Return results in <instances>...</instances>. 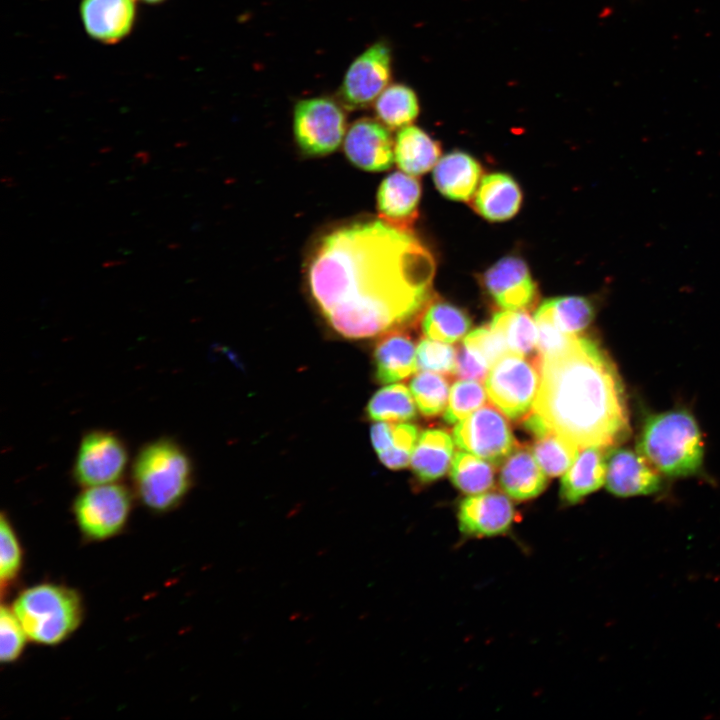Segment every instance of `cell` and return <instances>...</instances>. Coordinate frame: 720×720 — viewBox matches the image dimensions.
I'll return each mask as SVG.
<instances>
[{
	"label": "cell",
	"instance_id": "cell-30",
	"mask_svg": "<svg viewBox=\"0 0 720 720\" xmlns=\"http://www.w3.org/2000/svg\"><path fill=\"white\" fill-rule=\"evenodd\" d=\"M454 486L467 495L487 492L494 485V465L466 451L454 454L450 469Z\"/></svg>",
	"mask_w": 720,
	"mask_h": 720
},
{
	"label": "cell",
	"instance_id": "cell-8",
	"mask_svg": "<svg viewBox=\"0 0 720 720\" xmlns=\"http://www.w3.org/2000/svg\"><path fill=\"white\" fill-rule=\"evenodd\" d=\"M129 466V449L116 432L95 428L80 439L72 480L81 488L119 482Z\"/></svg>",
	"mask_w": 720,
	"mask_h": 720
},
{
	"label": "cell",
	"instance_id": "cell-42",
	"mask_svg": "<svg viewBox=\"0 0 720 720\" xmlns=\"http://www.w3.org/2000/svg\"><path fill=\"white\" fill-rule=\"evenodd\" d=\"M142 1L150 3V4H156V3H160L164 0H142Z\"/></svg>",
	"mask_w": 720,
	"mask_h": 720
},
{
	"label": "cell",
	"instance_id": "cell-3",
	"mask_svg": "<svg viewBox=\"0 0 720 720\" xmlns=\"http://www.w3.org/2000/svg\"><path fill=\"white\" fill-rule=\"evenodd\" d=\"M134 496L147 509L165 513L183 503L194 482V466L184 446L162 436L144 443L130 465Z\"/></svg>",
	"mask_w": 720,
	"mask_h": 720
},
{
	"label": "cell",
	"instance_id": "cell-2",
	"mask_svg": "<svg viewBox=\"0 0 720 720\" xmlns=\"http://www.w3.org/2000/svg\"><path fill=\"white\" fill-rule=\"evenodd\" d=\"M540 383L535 413L552 432L580 449L613 448L630 434L622 381L614 363L590 338L536 358Z\"/></svg>",
	"mask_w": 720,
	"mask_h": 720
},
{
	"label": "cell",
	"instance_id": "cell-9",
	"mask_svg": "<svg viewBox=\"0 0 720 720\" xmlns=\"http://www.w3.org/2000/svg\"><path fill=\"white\" fill-rule=\"evenodd\" d=\"M344 107L328 97L298 101L293 113L297 145L309 156H325L340 146L347 132Z\"/></svg>",
	"mask_w": 720,
	"mask_h": 720
},
{
	"label": "cell",
	"instance_id": "cell-35",
	"mask_svg": "<svg viewBox=\"0 0 720 720\" xmlns=\"http://www.w3.org/2000/svg\"><path fill=\"white\" fill-rule=\"evenodd\" d=\"M457 351L448 343L425 338L416 351L417 369L442 375H453Z\"/></svg>",
	"mask_w": 720,
	"mask_h": 720
},
{
	"label": "cell",
	"instance_id": "cell-32",
	"mask_svg": "<svg viewBox=\"0 0 720 720\" xmlns=\"http://www.w3.org/2000/svg\"><path fill=\"white\" fill-rule=\"evenodd\" d=\"M410 390L420 412L426 417L442 413L447 403L448 381L442 374L421 371L410 382Z\"/></svg>",
	"mask_w": 720,
	"mask_h": 720
},
{
	"label": "cell",
	"instance_id": "cell-10",
	"mask_svg": "<svg viewBox=\"0 0 720 720\" xmlns=\"http://www.w3.org/2000/svg\"><path fill=\"white\" fill-rule=\"evenodd\" d=\"M501 413L486 405L456 423L453 429L455 444L494 466L502 464L519 444Z\"/></svg>",
	"mask_w": 720,
	"mask_h": 720
},
{
	"label": "cell",
	"instance_id": "cell-26",
	"mask_svg": "<svg viewBox=\"0 0 720 720\" xmlns=\"http://www.w3.org/2000/svg\"><path fill=\"white\" fill-rule=\"evenodd\" d=\"M490 327L500 335L511 353L528 356L537 350L538 327L525 310L497 312Z\"/></svg>",
	"mask_w": 720,
	"mask_h": 720
},
{
	"label": "cell",
	"instance_id": "cell-11",
	"mask_svg": "<svg viewBox=\"0 0 720 720\" xmlns=\"http://www.w3.org/2000/svg\"><path fill=\"white\" fill-rule=\"evenodd\" d=\"M392 73L391 51L383 42H375L358 55L348 67L338 97L349 110L370 106L388 86Z\"/></svg>",
	"mask_w": 720,
	"mask_h": 720
},
{
	"label": "cell",
	"instance_id": "cell-37",
	"mask_svg": "<svg viewBox=\"0 0 720 720\" xmlns=\"http://www.w3.org/2000/svg\"><path fill=\"white\" fill-rule=\"evenodd\" d=\"M0 659L12 663L22 654L27 634L12 608L2 605L0 611Z\"/></svg>",
	"mask_w": 720,
	"mask_h": 720
},
{
	"label": "cell",
	"instance_id": "cell-29",
	"mask_svg": "<svg viewBox=\"0 0 720 720\" xmlns=\"http://www.w3.org/2000/svg\"><path fill=\"white\" fill-rule=\"evenodd\" d=\"M532 453L548 477L563 475L575 461L580 448L547 427L533 434Z\"/></svg>",
	"mask_w": 720,
	"mask_h": 720
},
{
	"label": "cell",
	"instance_id": "cell-28",
	"mask_svg": "<svg viewBox=\"0 0 720 720\" xmlns=\"http://www.w3.org/2000/svg\"><path fill=\"white\" fill-rule=\"evenodd\" d=\"M377 119L389 129L410 125L419 113L416 93L404 84L388 85L374 102Z\"/></svg>",
	"mask_w": 720,
	"mask_h": 720
},
{
	"label": "cell",
	"instance_id": "cell-5",
	"mask_svg": "<svg viewBox=\"0 0 720 720\" xmlns=\"http://www.w3.org/2000/svg\"><path fill=\"white\" fill-rule=\"evenodd\" d=\"M12 609L28 639L43 645H57L80 625L83 605L73 589L41 583L22 591Z\"/></svg>",
	"mask_w": 720,
	"mask_h": 720
},
{
	"label": "cell",
	"instance_id": "cell-1",
	"mask_svg": "<svg viewBox=\"0 0 720 720\" xmlns=\"http://www.w3.org/2000/svg\"><path fill=\"white\" fill-rule=\"evenodd\" d=\"M435 269L434 256L411 231L366 220L322 236L306 280L330 326L361 339L415 321L432 302Z\"/></svg>",
	"mask_w": 720,
	"mask_h": 720
},
{
	"label": "cell",
	"instance_id": "cell-15",
	"mask_svg": "<svg viewBox=\"0 0 720 720\" xmlns=\"http://www.w3.org/2000/svg\"><path fill=\"white\" fill-rule=\"evenodd\" d=\"M344 152L356 167L370 172L389 169L394 160V144L388 128L363 117L354 121L344 139Z\"/></svg>",
	"mask_w": 720,
	"mask_h": 720
},
{
	"label": "cell",
	"instance_id": "cell-18",
	"mask_svg": "<svg viewBox=\"0 0 720 720\" xmlns=\"http://www.w3.org/2000/svg\"><path fill=\"white\" fill-rule=\"evenodd\" d=\"M606 449L599 446L580 449L575 461L562 476L560 497L565 504H577L605 484Z\"/></svg>",
	"mask_w": 720,
	"mask_h": 720
},
{
	"label": "cell",
	"instance_id": "cell-36",
	"mask_svg": "<svg viewBox=\"0 0 720 720\" xmlns=\"http://www.w3.org/2000/svg\"><path fill=\"white\" fill-rule=\"evenodd\" d=\"M417 440L418 429L415 425L396 423L393 425L390 447L378 454V457L389 469H403L411 462Z\"/></svg>",
	"mask_w": 720,
	"mask_h": 720
},
{
	"label": "cell",
	"instance_id": "cell-39",
	"mask_svg": "<svg viewBox=\"0 0 720 720\" xmlns=\"http://www.w3.org/2000/svg\"><path fill=\"white\" fill-rule=\"evenodd\" d=\"M491 366L463 343L456 353L453 375L460 379L485 381Z\"/></svg>",
	"mask_w": 720,
	"mask_h": 720
},
{
	"label": "cell",
	"instance_id": "cell-22",
	"mask_svg": "<svg viewBox=\"0 0 720 720\" xmlns=\"http://www.w3.org/2000/svg\"><path fill=\"white\" fill-rule=\"evenodd\" d=\"M416 351L407 333L399 329L384 333L374 351L377 380L392 384L413 374L417 369Z\"/></svg>",
	"mask_w": 720,
	"mask_h": 720
},
{
	"label": "cell",
	"instance_id": "cell-41",
	"mask_svg": "<svg viewBox=\"0 0 720 720\" xmlns=\"http://www.w3.org/2000/svg\"><path fill=\"white\" fill-rule=\"evenodd\" d=\"M120 263H122V262L121 261H110V262L104 263L103 266L104 267L114 266V265H119Z\"/></svg>",
	"mask_w": 720,
	"mask_h": 720
},
{
	"label": "cell",
	"instance_id": "cell-16",
	"mask_svg": "<svg viewBox=\"0 0 720 720\" xmlns=\"http://www.w3.org/2000/svg\"><path fill=\"white\" fill-rule=\"evenodd\" d=\"M421 184L413 175L393 172L380 184L377 210L381 219L391 226L410 231L419 215Z\"/></svg>",
	"mask_w": 720,
	"mask_h": 720
},
{
	"label": "cell",
	"instance_id": "cell-14",
	"mask_svg": "<svg viewBox=\"0 0 720 720\" xmlns=\"http://www.w3.org/2000/svg\"><path fill=\"white\" fill-rule=\"evenodd\" d=\"M661 473L637 450L608 451L605 485L617 497L646 496L662 488Z\"/></svg>",
	"mask_w": 720,
	"mask_h": 720
},
{
	"label": "cell",
	"instance_id": "cell-34",
	"mask_svg": "<svg viewBox=\"0 0 720 720\" xmlns=\"http://www.w3.org/2000/svg\"><path fill=\"white\" fill-rule=\"evenodd\" d=\"M23 563V551L15 530L5 513L0 521V579L1 592L18 577Z\"/></svg>",
	"mask_w": 720,
	"mask_h": 720
},
{
	"label": "cell",
	"instance_id": "cell-25",
	"mask_svg": "<svg viewBox=\"0 0 720 720\" xmlns=\"http://www.w3.org/2000/svg\"><path fill=\"white\" fill-rule=\"evenodd\" d=\"M592 300L582 296H565L545 300L536 310L534 320L553 325L560 331L578 335L595 317Z\"/></svg>",
	"mask_w": 720,
	"mask_h": 720
},
{
	"label": "cell",
	"instance_id": "cell-21",
	"mask_svg": "<svg viewBox=\"0 0 720 720\" xmlns=\"http://www.w3.org/2000/svg\"><path fill=\"white\" fill-rule=\"evenodd\" d=\"M522 203L518 183L508 174L486 175L476 190L473 207L479 215L491 222L506 221L517 214Z\"/></svg>",
	"mask_w": 720,
	"mask_h": 720
},
{
	"label": "cell",
	"instance_id": "cell-17",
	"mask_svg": "<svg viewBox=\"0 0 720 720\" xmlns=\"http://www.w3.org/2000/svg\"><path fill=\"white\" fill-rule=\"evenodd\" d=\"M80 12L83 25L92 38L114 43L130 32L135 20V2L82 0Z\"/></svg>",
	"mask_w": 720,
	"mask_h": 720
},
{
	"label": "cell",
	"instance_id": "cell-38",
	"mask_svg": "<svg viewBox=\"0 0 720 720\" xmlns=\"http://www.w3.org/2000/svg\"><path fill=\"white\" fill-rule=\"evenodd\" d=\"M463 344L482 357L490 366L509 352L503 339L490 326L473 330L465 337Z\"/></svg>",
	"mask_w": 720,
	"mask_h": 720
},
{
	"label": "cell",
	"instance_id": "cell-4",
	"mask_svg": "<svg viewBox=\"0 0 720 720\" xmlns=\"http://www.w3.org/2000/svg\"><path fill=\"white\" fill-rule=\"evenodd\" d=\"M637 450L667 477L693 476L703 465L702 433L686 409L649 415L641 428Z\"/></svg>",
	"mask_w": 720,
	"mask_h": 720
},
{
	"label": "cell",
	"instance_id": "cell-31",
	"mask_svg": "<svg viewBox=\"0 0 720 720\" xmlns=\"http://www.w3.org/2000/svg\"><path fill=\"white\" fill-rule=\"evenodd\" d=\"M367 414L374 421L401 422L416 415L414 398L402 384H391L378 390L367 405Z\"/></svg>",
	"mask_w": 720,
	"mask_h": 720
},
{
	"label": "cell",
	"instance_id": "cell-20",
	"mask_svg": "<svg viewBox=\"0 0 720 720\" xmlns=\"http://www.w3.org/2000/svg\"><path fill=\"white\" fill-rule=\"evenodd\" d=\"M482 168L471 155L453 151L438 160L433 181L439 192L450 200H470L479 184Z\"/></svg>",
	"mask_w": 720,
	"mask_h": 720
},
{
	"label": "cell",
	"instance_id": "cell-23",
	"mask_svg": "<svg viewBox=\"0 0 720 720\" xmlns=\"http://www.w3.org/2000/svg\"><path fill=\"white\" fill-rule=\"evenodd\" d=\"M451 436L442 429H427L418 437L411 467L422 483L435 481L445 475L454 457Z\"/></svg>",
	"mask_w": 720,
	"mask_h": 720
},
{
	"label": "cell",
	"instance_id": "cell-27",
	"mask_svg": "<svg viewBox=\"0 0 720 720\" xmlns=\"http://www.w3.org/2000/svg\"><path fill=\"white\" fill-rule=\"evenodd\" d=\"M470 317L457 306L446 302H431L422 318L424 334L433 340L455 343L469 331Z\"/></svg>",
	"mask_w": 720,
	"mask_h": 720
},
{
	"label": "cell",
	"instance_id": "cell-7",
	"mask_svg": "<svg viewBox=\"0 0 720 720\" xmlns=\"http://www.w3.org/2000/svg\"><path fill=\"white\" fill-rule=\"evenodd\" d=\"M133 496L132 489L120 482L82 488L72 506L82 535L102 541L119 534L128 522Z\"/></svg>",
	"mask_w": 720,
	"mask_h": 720
},
{
	"label": "cell",
	"instance_id": "cell-12",
	"mask_svg": "<svg viewBox=\"0 0 720 720\" xmlns=\"http://www.w3.org/2000/svg\"><path fill=\"white\" fill-rule=\"evenodd\" d=\"M516 518L506 494L483 492L468 495L457 510L459 531L467 538H490L506 534Z\"/></svg>",
	"mask_w": 720,
	"mask_h": 720
},
{
	"label": "cell",
	"instance_id": "cell-24",
	"mask_svg": "<svg viewBox=\"0 0 720 720\" xmlns=\"http://www.w3.org/2000/svg\"><path fill=\"white\" fill-rule=\"evenodd\" d=\"M395 160L405 173L419 176L432 169L439 160V143L419 127L408 125L397 133Z\"/></svg>",
	"mask_w": 720,
	"mask_h": 720
},
{
	"label": "cell",
	"instance_id": "cell-33",
	"mask_svg": "<svg viewBox=\"0 0 720 720\" xmlns=\"http://www.w3.org/2000/svg\"><path fill=\"white\" fill-rule=\"evenodd\" d=\"M444 420L456 424L479 409L486 402V390L479 381L460 379L452 385Z\"/></svg>",
	"mask_w": 720,
	"mask_h": 720
},
{
	"label": "cell",
	"instance_id": "cell-6",
	"mask_svg": "<svg viewBox=\"0 0 720 720\" xmlns=\"http://www.w3.org/2000/svg\"><path fill=\"white\" fill-rule=\"evenodd\" d=\"M508 352L491 366L485 379L489 401L511 420H522L533 408L540 383V369L529 360Z\"/></svg>",
	"mask_w": 720,
	"mask_h": 720
},
{
	"label": "cell",
	"instance_id": "cell-13",
	"mask_svg": "<svg viewBox=\"0 0 720 720\" xmlns=\"http://www.w3.org/2000/svg\"><path fill=\"white\" fill-rule=\"evenodd\" d=\"M482 282L495 303L505 310H527L536 303V283L519 257L497 261L485 271Z\"/></svg>",
	"mask_w": 720,
	"mask_h": 720
},
{
	"label": "cell",
	"instance_id": "cell-19",
	"mask_svg": "<svg viewBox=\"0 0 720 720\" xmlns=\"http://www.w3.org/2000/svg\"><path fill=\"white\" fill-rule=\"evenodd\" d=\"M547 483L548 476L529 446L518 445L502 463L499 484L503 492L514 500L526 501L537 497Z\"/></svg>",
	"mask_w": 720,
	"mask_h": 720
},
{
	"label": "cell",
	"instance_id": "cell-40",
	"mask_svg": "<svg viewBox=\"0 0 720 720\" xmlns=\"http://www.w3.org/2000/svg\"><path fill=\"white\" fill-rule=\"evenodd\" d=\"M393 422L376 421L371 427L370 436L374 450L380 454L387 450L392 441Z\"/></svg>",
	"mask_w": 720,
	"mask_h": 720
}]
</instances>
